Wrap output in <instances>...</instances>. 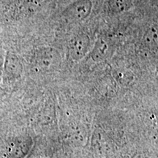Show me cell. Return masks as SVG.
Listing matches in <instances>:
<instances>
[{"label": "cell", "mask_w": 158, "mask_h": 158, "mask_svg": "<svg viewBox=\"0 0 158 158\" xmlns=\"http://www.w3.org/2000/svg\"><path fill=\"white\" fill-rule=\"evenodd\" d=\"M2 62L1 59H0V74H1L2 70Z\"/></svg>", "instance_id": "obj_7"}, {"label": "cell", "mask_w": 158, "mask_h": 158, "mask_svg": "<svg viewBox=\"0 0 158 158\" xmlns=\"http://www.w3.org/2000/svg\"><path fill=\"white\" fill-rule=\"evenodd\" d=\"M110 7L114 12H121L127 10L131 5V0H110Z\"/></svg>", "instance_id": "obj_6"}, {"label": "cell", "mask_w": 158, "mask_h": 158, "mask_svg": "<svg viewBox=\"0 0 158 158\" xmlns=\"http://www.w3.org/2000/svg\"><path fill=\"white\" fill-rule=\"evenodd\" d=\"M23 67L19 59L14 55L8 56L5 64V74L7 78L10 80L19 78L21 76Z\"/></svg>", "instance_id": "obj_5"}, {"label": "cell", "mask_w": 158, "mask_h": 158, "mask_svg": "<svg viewBox=\"0 0 158 158\" xmlns=\"http://www.w3.org/2000/svg\"><path fill=\"white\" fill-rule=\"evenodd\" d=\"M90 40L87 35H78L71 39L69 43V54L73 61L81 59L89 51Z\"/></svg>", "instance_id": "obj_1"}, {"label": "cell", "mask_w": 158, "mask_h": 158, "mask_svg": "<svg viewBox=\"0 0 158 158\" xmlns=\"http://www.w3.org/2000/svg\"><path fill=\"white\" fill-rule=\"evenodd\" d=\"M32 145V140L29 136H19L8 143L7 149L12 155L23 157L29 152Z\"/></svg>", "instance_id": "obj_3"}, {"label": "cell", "mask_w": 158, "mask_h": 158, "mask_svg": "<svg viewBox=\"0 0 158 158\" xmlns=\"http://www.w3.org/2000/svg\"><path fill=\"white\" fill-rule=\"evenodd\" d=\"M60 63V57L56 51L51 48H43L38 53L37 64L43 72H49L55 70Z\"/></svg>", "instance_id": "obj_2"}, {"label": "cell", "mask_w": 158, "mask_h": 158, "mask_svg": "<svg viewBox=\"0 0 158 158\" xmlns=\"http://www.w3.org/2000/svg\"><path fill=\"white\" fill-rule=\"evenodd\" d=\"M92 9V3L86 0H81L73 4L68 9V15L73 20H82L85 19Z\"/></svg>", "instance_id": "obj_4"}]
</instances>
